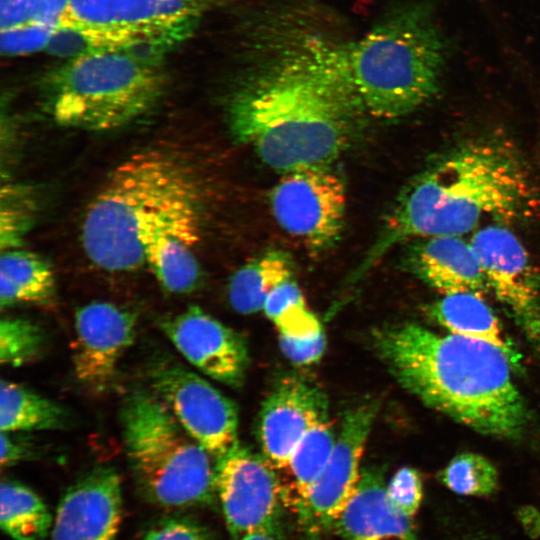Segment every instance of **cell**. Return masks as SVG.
Here are the masks:
<instances>
[{"label":"cell","instance_id":"1","mask_svg":"<svg viewBox=\"0 0 540 540\" xmlns=\"http://www.w3.org/2000/svg\"><path fill=\"white\" fill-rule=\"evenodd\" d=\"M260 24L225 101L228 131L282 173L329 166L366 115L350 68L351 40L303 13Z\"/></svg>","mask_w":540,"mask_h":540},{"label":"cell","instance_id":"2","mask_svg":"<svg viewBox=\"0 0 540 540\" xmlns=\"http://www.w3.org/2000/svg\"><path fill=\"white\" fill-rule=\"evenodd\" d=\"M373 343L399 384L430 408L488 436L524 433L528 410L498 347L413 322L377 329Z\"/></svg>","mask_w":540,"mask_h":540},{"label":"cell","instance_id":"3","mask_svg":"<svg viewBox=\"0 0 540 540\" xmlns=\"http://www.w3.org/2000/svg\"><path fill=\"white\" fill-rule=\"evenodd\" d=\"M537 200L528 169L512 145L497 139L462 144L402 190L363 267L410 239L463 236L487 218L522 219Z\"/></svg>","mask_w":540,"mask_h":540},{"label":"cell","instance_id":"4","mask_svg":"<svg viewBox=\"0 0 540 540\" xmlns=\"http://www.w3.org/2000/svg\"><path fill=\"white\" fill-rule=\"evenodd\" d=\"M449 50L430 1L388 8L350 41L353 82L366 115L394 120L427 104L440 89Z\"/></svg>","mask_w":540,"mask_h":540},{"label":"cell","instance_id":"5","mask_svg":"<svg viewBox=\"0 0 540 540\" xmlns=\"http://www.w3.org/2000/svg\"><path fill=\"white\" fill-rule=\"evenodd\" d=\"M197 187L192 170L167 151L151 149L119 163L82 220L86 256L101 269L124 272L145 264L142 236L158 212Z\"/></svg>","mask_w":540,"mask_h":540},{"label":"cell","instance_id":"6","mask_svg":"<svg viewBox=\"0 0 540 540\" xmlns=\"http://www.w3.org/2000/svg\"><path fill=\"white\" fill-rule=\"evenodd\" d=\"M40 103L61 126L87 131L114 130L143 117L167 88L163 64L107 51L47 71L40 80Z\"/></svg>","mask_w":540,"mask_h":540},{"label":"cell","instance_id":"7","mask_svg":"<svg viewBox=\"0 0 540 540\" xmlns=\"http://www.w3.org/2000/svg\"><path fill=\"white\" fill-rule=\"evenodd\" d=\"M122 437L139 493L167 509L211 504L216 495L211 454L153 392L136 390L124 400Z\"/></svg>","mask_w":540,"mask_h":540},{"label":"cell","instance_id":"8","mask_svg":"<svg viewBox=\"0 0 540 540\" xmlns=\"http://www.w3.org/2000/svg\"><path fill=\"white\" fill-rule=\"evenodd\" d=\"M212 0H69L63 24L107 35L122 50L149 41L169 50L195 30Z\"/></svg>","mask_w":540,"mask_h":540},{"label":"cell","instance_id":"9","mask_svg":"<svg viewBox=\"0 0 540 540\" xmlns=\"http://www.w3.org/2000/svg\"><path fill=\"white\" fill-rule=\"evenodd\" d=\"M270 206L279 226L318 254L341 235L345 185L328 166L298 168L283 173L271 191Z\"/></svg>","mask_w":540,"mask_h":540},{"label":"cell","instance_id":"10","mask_svg":"<svg viewBox=\"0 0 540 540\" xmlns=\"http://www.w3.org/2000/svg\"><path fill=\"white\" fill-rule=\"evenodd\" d=\"M149 378L152 392L215 460L238 442L237 407L207 380L168 360L156 363Z\"/></svg>","mask_w":540,"mask_h":540},{"label":"cell","instance_id":"11","mask_svg":"<svg viewBox=\"0 0 540 540\" xmlns=\"http://www.w3.org/2000/svg\"><path fill=\"white\" fill-rule=\"evenodd\" d=\"M215 489L234 540L256 530L280 533L279 479L263 455L237 442L215 460Z\"/></svg>","mask_w":540,"mask_h":540},{"label":"cell","instance_id":"12","mask_svg":"<svg viewBox=\"0 0 540 540\" xmlns=\"http://www.w3.org/2000/svg\"><path fill=\"white\" fill-rule=\"evenodd\" d=\"M488 288L540 349V273L520 239L507 227L488 225L470 241Z\"/></svg>","mask_w":540,"mask_h":540},{"label":"cell","instance_id":"13","mask_svg":"<svg viewBox=\"0 0 540 540\" xmlns=\"http://www.w3.org/2000/svg\"><path fill=\"white\" fill-rule=\"evenodd\" d=\"M198 192L195 187L168 202L142 236L145 264L171 293H189L200 283L201 270L194 253L200 239Z\"/></svg>","mask_w":540,"mask_h":540},{"label":"cell","instance_id":"14","mask_svg":"<svg viewBox=\"0 0 540 540\" xmlns=\"http://www.w3.org/2000/svg\"><path fill=\"white\" fill-rule=\"evenodd\" d=\"M378 405L375 401L349 410L330 457L310 488L302 523L310 532L334 529L360 478V460Z\"/></svg>","mask_w":540,"mask_h":540},{"label":"cell","instance_id":"15","mask_svg":"<svg viewBox=\"0 0 540 540\" xmlns=\"http://www.w3.org/2000/svg\"><path fill=\"white\" fill-rule=\"evenodd\" d=\"M137 313L110 302L94 301L75 312L73 366L89 390L103 392L112 383L117 364L133 343Z\"/></svg>","mask_w":540,"mask_h":540},{"label":"cell","instance_id":"16","mask_svg":"<svg viewBox=\"0 0 540 540\" xmlns=\"http://www.w3.org/2000/svg\"><path fill=\"white\" fill-rule=\"evenodd\" d=\"M159 326L193 366L212 379L239 387L248 367L244 338L198 306L160 320Z\"/></svg>","mask_w":540,"mask_h":540},{"label":"cell","instance_id":"17","mask_svg":"<svg viewBox=\"0 0 540 540\" xmlns=\"http://www.w3.org/2000/svg\"><path fill=\"white\" fill-rule=\"evenodd\" d=\"M328 415L321 389L299 376L281 379L263 402L258 420L262 454L277 470L283 469L307 431Z\"/></svg>","mask_w":540,"mask_h":540},{"label":"cell","instance_id":"18","mask_svg":"<svg viewBox=\"0 0 540 540\" xmlns=\"http://www.w3.org/2000/svg\"><path fill=\"white\" fill-rule=\"evenodd\" d=\"M121 518L119 475L111 467H95L62 495L50 540H116Z\"/></svg>","mask_w":540,"mask_h":540},{"label":"cell","instance_id":"19","mask_svg":"<svg viewBox=\"0 0 540 540\" xmlns=\"http://www.w3.org/2000/svg\"><path fill=\"white\" fill-rule=\"evenodd\" d=\"M383 474L361 470L356 489L336 520L340 540H417L412 517L389 500Z\"/></svg>","mask_w":540,"mask_h":540},{"label":"cell","instance_id":"20","mask_svg":"<svg viewBox=\"0 0 540 540\" xmlns=\"http://www.w3.org/2000/svg\"><path fill=\"white\" fill-rule=\"evenodd\" d=\"M410 264L425 283L442 295L474 293L483 297L487 292L478 257L462 236L420 239L411 252Z\"/></svg>","mask_w":540,"mask_h":540},{"label":"cell","instance_id":"21","mask_svg":"<svg viewBox=\"0 0 540 540\" xmlns=\"http://www.w3.org/2000/svg\"><path fill=\"white\" fill-rule=\"evenodd\" d=\"M432 318L449 333L488 342L501 349L515 368L520 355L483 297L474 293L443 295L431 309Z\"/></svg>","mask_w":540,"mask_h":540},{"label":"cell","instance_id":"22","mask_svg":"<svg viewBox=\"0 0 540 540\" xmlns=\"http://www.w3.org/2000/svg\"><path fill=\"white\" fill-rule=\"evenodd\" d=\"M55 295L51 265L39 254L25 249L4 250L0 257V306L21 303L48 305Z\"/></svg>","mask_w":540,"mask_h":540},{"label":"cell","instance_id":"23","mask_svg":"<svg viewBox=\"0 0 540 540\" xmlns=\"http://www.w3.org/2000/svg\"><path fill=\"white\" fill-rule=\"evenodd\" d=\"M337 433L329 415L320 419L303 436L294 449L287 465L286 479L280 483L282 499L294 503L302 519L311 486L325 467L333 450Z\"/></svg>","mask_w":540,"mask_h":540},{"label":"cell","instance_id":"24","mask_svg":"<svg viewBox=\"0 0 540 540\" xmlns=\"http://www.w3.org/2000/svg\"><path fill=\"white\" fill-rule=\"evenodd\" d=\"M290 257L280 250H269L241 266L228 285L232 308L251 314L264 308L269 294L280 284L292 279Z\"/></svg>","mask_w":540,"mask_h":540},{"label":"cell","instance_id":"25","mask_svg":"<svg viewBox=\"0 0 540 540\" xmlns=\"http://www.w3.org/2000/svg\"><path fill=\"white\" fill-rule=\"evenodd\" d=\"M66 410L18 383H0L1 432H28L64 428L68 421Z\"/></svg>","mask_w":540,"mask_h":540},{"label":"cell","instance_id":"26","mask_svg":"<svg viewBox=\"0 0 540 540\" xmlns=\"http://www.w3.org/2000/svg\"><path fill=\"white\" fill-rule=\"evenodd\" d=\"M0 525L13 540H43L53 520L42 498L28 486L4 479L0 486Z\"/></svg>","mask_w":540,"mask_h":540},{"label":"cell","instance_id":"27","mask_svg":"<svg viewBox=\"0 0 540 540\" xmlns=\"http://www.w3.org/2000/svg\"><path fill=\"white\" fill-rule=\"evenodd\" d=\"M263 310L279 330V335L305 339L323 332L319 319L293 279L280 284L269 294Z\"/></svg>","mask_w":540,"mask_h":540},{"label":"cell","instance_id":"28","mask_svg":"<svg viewBox=\"0 0 540 540\" xmlns=\"http://www.w3.org/2000/svg\"><path fill=\"white\" fill-rule=\"evenodd\" d=\"M438 481L461 496L488 497L499 486L496 466L485 456L475 452L455 455L437 474Z\"/></svg>","mask_w":540,"mask_h":540},{"label":"cell","instance_id":"29","mask_svg":"<svg viewBox=\"0 0 540 540\" xmlns=\"http://www.w3.org/2000/svg\"><path fill=\"white\" fill-rule=\"evenodd\" d=\"M0 199L1 250L22 248L36 216L33 194L25 186L8 184L2 188Z\"/></svg>","mask_w":540,"mask_h":540},{"label":"cell","instance_id":"30","mask_svg":"<svg viewBox=\"0 0 540 540\" xmlns=\"http://www.w3.org/2000/svg\"><path fill=\"white\" fill-rule=\"evenodd\" d=\"M45 333L36 323L22 317L7 316L0 321V362L10 367L31 363L40 356Z\"/></svg>","mask_w":540,"mask_h":540},{"label":"cell","instance_id":"31","mask_svg":"<svg viewBox=\"0 0 540 540\" xmlns=\"http://www.w3.org/2000/svg\"><path fill=\"white\" fill-rule=\"evenodd\" d=\"M68 5L69 0H0V31L25 24L58 27Z\"/></svg>","mask_w":540,"mask_h":540},{"label":"cell","instance_id":"32","mask_svg":"<svg viewBox=\"0 0 540 540\" xmlns=\"http://www.w3.org/2000/svg\"><path fill=\"white\" fill-rule=\"evenodd\" d=\"M45 51L50 55L71 60L115 50L100 32L73 24H61L55 29Z\"/></svg>","mask_w":540,"mask_h":540},{"label":"cell","instance_id":"33","mask_svg":"<svg viewBox=\"0 0 540 540\" xmlns=\"http://www.w3.org/2000/svg\"><path fill=\"white\" fill-rule=\"evenodd\" d=\"M391 503L403 514L413 517L422 503L423 480L413 467H402L395 472L386 485Z\"/></svg>","mask_w":540,"mask_h":540},{"label":"cell","instance_id":"34","mask_svg":"<svg viewBox=\"0 0 540 540\" xmlns=\"http://www.w3.org/2000/svg\"><path fill=\"white\" fill-rule=\"evenodd\" d=\"M57 27L43 24H25L2 30L0 36L1 53L18 56L46 48Z\"/></svg>","mask_w":540,"mask_h":540},{"label":"cell","instance_id":"35","mask_svg":"<svg viewBox=\"0 0 540 540\" xmlns=\"http://www.w3.org/2000/svg\"><path fill=\"white\" fill-rule=\"evenodd\" d=\"M142 540H215L200 524L184 518H168L151 527Z\"/></svg>","mask_w":540,"mask_h":540},{"label":"cell","instance_id":"36","mask_svg":"<svg viewBox=\"0 0 540 540\" xmlns=\"http://www.w3.org/2000/svg\"><path fill=\"white\" fill-rule=\"evenodd\" d=\"M279 345L283 354L293 363L310 365L317 362L323 355L326 338L324 332L305 339L279 335Z\"/></svg>","mask_w":540,"mask_h":540},{"label":"cell","instance_id":"37","mask_svg":"<svg viewBox=\"0 0 540 540\" xmlns=\"http://www.w3.org/2000/svg\"><path fill=\"white\" fill-rule=\"evenodd\" d=\"M1 467H11L32 457V444L13 435V432H1Z\"/></svg>","mask_w":540,"mask_h":540},{"label":"cell","instance_id":"38","mask_svg":"<svg viewBox=\"0 0 540 540\" xmlns=\"http://www.w3.org/2000/svg\"><path fill=\"white\" fill-rule=\"evenodd\" d=\"M240 540H281V535L271 530H256L246 533Z\"/></svg>","mask_w":540,"mask_h":540},{"label":"cell","instance_id":"39","mask_svg":"<svg viewBox=\"0 0 540 540\" xmlns=\"http://www.w3.org/2000/svg\"><path fill=\"white\" fill-rule=\"evenodd\" d=\"M460 540H496V539L487 534L476 532L472 534L468 533L466 535H462Z\"/></svg>","mask_w":540,"mask_h":540}]
</instances>
